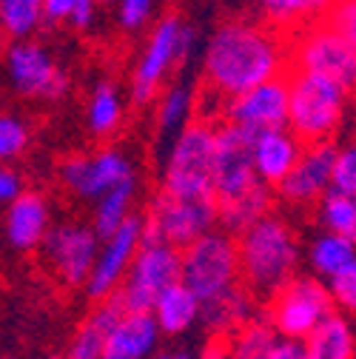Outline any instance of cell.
I'll return each instance as SVG.
<instances>
[{
    "instance_id": "5b68a950",
    "label": "cell",
    "mask_w": 356,
    "mask_h": 359,
    "mask_svg": "<svg viewBox=\"0 0 356 359\" xmlns=\"http://www.w3.org/2000/svg\"><path fill=\"white\" fill-rule=\"evenodd\" d=\"M345 106V88L328 77L288 72V128L305 146L328 143Z\"/></svg>"
},
{
    "instance_id": "b9f144b4",
    "label": "cell",
    "mask_w": 356,
    "mask_h": 359,
    "mask_svg": "<svg viewBox=\"0 0 356 359\" xmlns=\"http://www.w3.org/2000/svg\"><path fill=\"white\" fill-rule=\"evenodd\" d=\"M154 359H200V356L189 348H163L154 353Z\"/></svg>"
},
{
    "instance_id": "9a60e30c",
    "label": "cell",
    "mask_w": 356,
    "mask_h": 359,
    "mask_svg": "<svg viewBox=\"0 0 356 359\" xmlns=\"http://www.w3.org/2000/svg\"><path fill=\"white\" fill-rule=\"evenodd\" d=\"M6 72L12 86L26 97H40V100H57L66 95V74L60 66L52 60V55L37 46V43H15L6 55Z\"/></svg>"
},
{
    "instance_id": "1f68e13d",
    "label": "cell",
    "mask_w": 356,
    "mask_h": 359,
    "mask_svg": "<svg viewBox=\"0 0 356 359\" xmlns=\"http://www.w3.org/2000/svg\"><path fill=\"white\" fill-rule=\"evenodd\" d=\"M191 111H194V95L189 86H174L163 95L160 100V111H157V123L160 131H177L186 128L191 123Z\"/></svg>"
},
{
    "instance_id": "4316f807",
    "label": "cell",
    "mask_w": 356,
    "mask_h": 359,
    "mask_svg": "<svg viewBox=\"0 0 356 359\" xmlns=\"http://www.w3.org/2000/svg\"><path fill=\"white\" fill-rule=\"evenodd\" d=\"M131 203H135V183L120 186L100 200H95V214H92V229L97 231L100 240H109L114 231L125 226V219L131 217Z\"/></svg>"
},
{
    "instance_id": "ac0fdd59",
    "label": "cell",
    "mask_w": 356,
    "mask_h": 359,
    "mask_svg": "<svg viewBox=\"0 0 356 359\" xmlns=\"http://www.w3.org/2000/svg\"><path fill=\"white\" fill-rule=\"evenodd\" d=\"M4 231H6L9 245L18 251H32V248L43 245L52 231L49 203L34 191H23L12 205H6Z\"/></svg>"
},
{
    "instance_id": "5bb4252c",
    "label": "cell",
    "mask_w": 356,
    "mask_h": 359,
    "mask_svg": "<svg viewBox=\"0 0 356 359\" xmlns=\"http://www.w3.org/2000/svg\"><path fill=\"white\" fill-rule=\"evenodd\" d=\"M222 117L228 126L251 134V137H259L274 128H288V74L226 100Z\"/></svg>"
},
{
    "instance_id": "836d02e7",
    "label": "cell",
    "mask_w": 356,
    "mask_h": 359,
    "mask_svg": "<svg viewBox=\"0 0 356 359\" xmlns=\"http://www.w3.org/2000/svg\"><path fill=\"white\" fill-rule=\"evenodd\" d=\"M331 191L356 197V146L336 151L334 174H331Z\"/></svg>"
},
{
    "instance_id": "277c9868",
    "label": "cell",
    "mask_w": 356,
    "mask_h": 359,
    "mask_svg": "<svg viewBox=\"0 0 356 359\" xmlns=\"http://www.w3.org/2000/svg\"><path fill=\"white\" fill-rule=\"evenodd\" d=\"M214 163H217V126L208 117L191 120L171 146L163 189L174 197L214 200Z\"/></svg>"
},
{
    "instance_id": "d6a6232c",
    "label": "cell",
    "mask_w": 356,
    "mask_h": 359,
    "mask_svg": "<svg viewBox=\"0 0 356 359\" xmlns=\"http://www.w3.org/2000/svg\"><path fill=\"white\" fill-rule=\"evenodd\" d=\"M328 294L334 299V308L345 317L356 313V262L348 265L342 274H336L334 280H328Z\"/></svg>"
},
{
    "instance_id": "7a4b0ae2",
    "label": "cell",
    "mask_w": 356,
    "mask_h": 359,
    "mask_svg": "<svg viewBox=\"0 0 356 359\" xmlns=\"http://www.w3.org/2000/svg\"><path fill=\"white\" fill-rule=\"evenodd\" d=\"M214 197L219 222L234 234H242L254 222L268 217L271 208V189L254 168V137L228 123L217 126Z\"/></svg>"
},
{
    "instance_id": "f35d334b",
    "label": "cell",
    "mask_w": 356,
    "mask_h": 359,
    "mask_svg": "<svg viewBox=\"0 0 356 359\" xmlns=\"http://www.w3.org/2000/svg\"><path fill=\"white\" fill-rule=\"evenodd\" d=\"M268 359H308V348L305 342H296V339H277Z\"/></svg>"
},
{
    "instance_id": "7bdbcfd3",
    "label": "cell",
    "mask_w": 356,
    "mask_h": 359,
    "mask_svg": "<svg viewBox=\"0 0 356 359\" xmlns=\"http://www.w3.org/2000/svg\"><path fill=\"white\" fill-rule=\"evenodd\" d=\"M205 359H226V353H222V348H219V351H217L214 356H205Z\"/></svg>"
},
{
    "instance_id": "8fae6325",
    "label": "cell",
    "mask_w": 356,
    "mask_h": 359,
    "mask_svg": "<svg viewBox=\"0 0 356 359\" xmlns=\"http://www.w3.org/2000/svg\"><path fill=\"white\" fill-rule=\"evenodd\" d=\"M103 240L97 237V231L92 226H83V222H60L55 226L43 243V257L46 265L52 268V274L71 285H88V277L95 271V262L100 254Z\"/></svg>"
},
{
    "instance_id": "d590c367",
    "label": "cell",
    "mask_w": 356,
    "mask_h": 359,
    "mask_svg": "<svg viewBox=\"0 0 356 359\" xmlns=\"http://www.w3.org/2000/svg\"><path fill=\"white\" fill-rule=\"evenodd\" d=\"M325 23L336 29L348 40V46L356 52V0H334L325 15Z\"/></svg>"
},
{
    "instance_id": "f546056e",
    "label": "cell",
    "mask_w": 356,
    "mask_h": 359,
    "mask_svg": "<svg viewBox=\"0 0 356 359\" xmlns=\"http://www.w3.org/2000/svg\"><path fill=\"white\" fill-rule=\"evenodd\" d=\"M43 18V0H0V29L9 37H29Z\"/></svg>"
},
{
    "instance_id": "ee69618b",
    "label": "cell",
    "mask_w": 356,
    "mask_h": 359,
    "mask_svg": "<svg viewBox=\"0 0 356 359\" xmlns=\"http://www.w3.org/2000/svg\"><path fill=\"white\" fill-rule=\"evenodd\" d=\"M97 4H109V0H97Z\"/></svg>"
},
{
    "instance_id": "3957f363",
    "label": "cell",
    "mask_w": 356,
    "mask_h": 359,
    "mask_svg": "<svg viewBox=\"0 0 356 359\" xmlns=\"http://www.w3.org/2000/svg\"><path fill=\"white\" fill-rule=\"evenodd\" d=\"M240 251V277L242 285L259 297L274 299L299 268V240L285 219L268 214L237 237Z\"/></svg>"
},
{
    "instance_id": "4dcf8cb0",
    "label": "cell",
    "mask_w": 356,
    "mask_h": 359,
    "mask_svg": "<svg viewBox=\"0 0 356 359\" xmlns=\"http://www.w3.org/2000/svg\"><path fill=\"white\" fill-rule=\"evenodd\" d=\"M334 0H259L262 12L277 26H296L314 15H328Z\"/></svg>"
},
{
    "instance_id": "7402d4cb",
    "label": "cell",
    "mask_w": 356,
    "mask_h": 359,
    "mask_svg": "<svg viewBox=\"0 0 356 359\" xmlns=\"http://www.w3.org/2000/svg\"><path fill=\"white\" fill-rule=\"evenodd\" d=\"M256 320V297L240 285L234 291H228L226 297H219L214 302H205L203 305V325L211 331V334H219V337H234L242 325L254 323Z\"/></svg>"
},
{
    "instance_id": "60d3db41",
    "label": "cell",
    "mask_w": 356,
    "mask_h": 359,
    "mask_svg": "<svg viewBox=\"0 0 356 359\" xmlns=\"http://www.w3.org/2000/svg\"><path fill=\"white\" fill-rule=\"evenodd\" d=\"M95 9H97V0H80L77 9L71 12V26L77 29H85L88 23L95 20Z\"/></svg>"
},
{
    "instance_id": "ab89813d",
    "label": "cell",
    "mask_w": 356,
    "mask_h": 359,
    "mask_svg": "<svg viewBox=\"0 0 356 359\" xmlns=\"http://www.w3.org/2000/svg\"><path fill=\"white\" fill-rule=\"evenodd\" d=\"M80 0H43V18L57 23V20H71V12L77 9Z\"/></svg>"
},
{
    "instance_id": "ffe728a7",
    "label": "cell",
    "mask_w": 356,
    "mask_h": 359,
    "mask_svg": "<svg viewBox=\"0 0 356 359\" xmlns=\"http://www.w3.org/2000/svg\"><path fill=\"white\" fill-rule=\"evenodd\" d=\"M160 337L163 334L151 313L125 311L109 334L103 359H154Z\"/></svg>"
},
{
    "instance_id": "4fadbf2b",
    "label": "cell",
    "mask_w": 356,
    "mask_h": 359,
    "mask_svg": "<svg viewBox=\"0 0 356 359\" xmlns=\"http://www.w3.org/2000/svg\"><path fill=\"white\" fill-rule=\"evenodd\" d=\"M143 240H146V222L137 214H131L120 231H114L109 240H103L97 262H95V271H92V277H88V285H85L88 297L97 299V302H106V299L117 297L123 280L128 277L131 262H135V257L143 245Z\"/></svg>"
},
{
    "instance_id": "9c48e42d",
    "label": "cell",
    "mask_w": 356,
    "mask_h": 359,
    "mask_svg": "<svg viewBox=\"0 0 356 359\" xmlns=\"http://www.w3.org/2000/svg\"><path fill=\"white\" fill-rule=\"evenodd\" d=\"M288 72L320 74L342 86L345 92L356 86V52L348 40L325 20L308 26L288 49Z\"/></svg>"
},
{
    "instance_id": "e0dca14e",
    "label": "cell",
    "mask_w": 356,
    "mask_h": 359,
    "mask_svg": "<svg viewBox=\"0 0 356 359\" xmlns=\"http://www.w3.org/2000/svg\"><path fill=\"white\" fill-rule=\"evenodd\" d=\"M334 160H336V149L331 143L305 146L296 168L277 186L280 197L294 205H308V203L322 200L331 191Z\"/></svg>"
},
{
    "instance_id": "f1b7e54d",
    "label": "cell",
    "mask_w": 356,
    "mask_h": 359,
    "mask_svg": "<svg viewBox=\"0 0 356 359\" xmlns=\"http://www.w3.org/2000/svg\"><path fill=\"white\" fill-rule=\"evenodd\" d=\"M320 222L328 234L356 243V197L328 191L320 200Z\"/></svg>"
},
{
    "instance_id": "e575fe53",
    "label": "cell",
    "mask_w": 356,
    "mask_h": 359,
    "mask_svg": "<svg viewBox=\"0 0 356 359\" xmlns=\"http://www.w3.org/2000/svg\"><path fill=\"white\" fill-rule=\"evenodd\" d=\"M29 143V128L12 117V114H0V160H12L18 157Z\"/></svg>"
},
{
    "instance_id": "d6986e66",
    "label": "cell",
    "mask_w": 356,
    "mask_h": 359,
    "mask_svg": "<svg viewBox=\"0 0 356 359\" xmlns=\"http://www.w3.org/2000/svg\"><path fill=\"white\" fill-rule=\"evenodd\" d=\"M305 143L291 128H274L254 137V168L265 186H280L296 168Z\"/></svg>"
},
{
    "instance_id": "74e56055",
    "label": "cell",
    "mask_w": 356,
    "mask_h": 359,
    "mask_svg": "<svg viewBox=\"0 0 356 359\" xmlns=\"http://www.w3.org/2000/svg\"><path fill=\"white\" fill-rule=\"evenodd\" d=\"M20 194V177L9 165H0V205H12Z\"/></svg>"
},
{
    "instance_id": "d4e9b609",
    "label": "cell",
    "mask_w": 356,
    "mask_h": 359,
    "mask_svg": "<svg viewBox=\"0 0 356 359\" xmlns=\"http://www.w3.org/2000/svg\"><path fill=\"white\" fill-rule=\"evenodd\" d=\"M308 262H310V268H314L317 277L334 280L336 274L345 271L348 265L356 262V243L322 231L314 243H310V248H308Z\"/></svg>"
},
{
    "instance_id": "8d00e7d4",
    "label": "cell",
    "mask_w": 356,
    "mask_h": 359,
    "mask_svg": "<svg viewBox=\"0 0 356 359\" xmlns=\"http://www.w3.org/2000/svg\"><path fill=\"white\" fill-rule=\"evenodd\" d=\"M151 15V0H120V23L125 29H137Z\"/></svg>"
},
{
    "instance_id": "83f0119b",
    "label": "cell",
    "mask_w": 356,
    "mask_h": 359,
    "mask_svg": "<svg viewBox=\"0 0 356 359\" xmlns=\"http://www.w3.org/2000/svg\"><path fill=\"white\" fill-rule=\"evenodd\" d=\"M123 123V100L111 83H100L88 100V126L97 137H109Z\"/></svg>"
},
{
    "instance_id": "603a6c76",
    "label": "cell",
    "mask_w": 356,
    "mask_h": 359,
    "mask_svg": "<svg viewBox=\"0 0 356 359\" xmlns=\"http://www.w3.org/2000/svg\"><path fill=\"white\" fill-rule=\"evenodd\" d=\"M151 317L163 337H183L203 320V302L183 283H177L157 299Z\"/></svg>"
},
{
    "instance_id": "2e32d148",
    "label": "cell",
    "mask_w": 356,
    "mask_h": 359,
    "mask_svg": "<svg viewBox=\"0 0 356 359\" xmlns=\"http://www.w3.org/2000/svg\"><path fill=\"white\" fill-rule=\"evenodd\" d=\"M180 32L183 23L177 18H163L149 40V46L135 69V80H131V97L135 103H149L157 92V86L168 74V69L180 60Z\"/></svg>"
},
{
    "instance_id": "ba28073f",
    "label": "cell",
    "mask_w": 356,
    "mask_h": 359,
    "mask_svg": "<svg viewBox=\"0 0 356 359\" xmlns=\"http://www.w3.org/2000/svg\"><path fill=\"white\" fill-rule=\"evenodd\" d=\"M334 311L328 285L317 277H296L268 302V323L282 339L305 342Z\"/></svg>"
},
{
    "instance_id": "f6af8a7d",
    "label": "cell",
    "mask_w": 356,
    "mask_h": 359,
    "mask_svg": "<svg viewBox=\"0 0 356 359\" xmlns=\"http://www.w3.org/2000/svg\"><path fill=\"white\" fill-rule=\"evenodd\" d=\"M49 359H63V356H49Z\"/></svg>"
},
{
    "instance_id": "cb8c5ba5",
    "label": "cell",
    "mask_w": 356,
    "mask_h": 359,
    "mask_svg": "<svg viewBox=\"0 0 356 359\" xmlns=\"http://www.w3.org/2000/svg\"><path fill=\"white\" fill-rule=\"evenodd\" d=\"M305 348H308V359H356V328L350 317L334 311L305 339Z\"/></svg>"
},
{
    "instance_id": "7c38bea8",
    "label": "cell",
    "mask_w": 356,
    "mask_h": 359,
    "mask_svg": "<svg viewBox=\"0 0 356 359\" xmlns=\"http://www.w3.org/2000/svg\"><path fill=\"white\" fill-rule=\"evenodd\" d=\"M63 186L85 200H100L103 194L135 183V165L117 149H103L95 154H71L60 165Z\"/></svg>"
},
{
    "instance_id": "52a82bcc",
    "label": "cell",
    "mask_w": 356,
    "mask_h": 359,
    "mask_svg": "<svg viewBox=\"0 0 356 359\" xmlns=\"http://www.w3.org/2000/svg\"><path fill=\"white\" fill-rule=\"evenodd\" d=\"M177 283H183V251L146 234L135 262L128 268V277L117 291V299L125 311L151 313L157 299Z\"/></svg>"
},
{
    "instance_id": "44dd1931",
    "label": "cell",
    "mask_w": 356,
    "mask_h": 359,
    "mask_svg": "<svg viewBox=\"0 0 356 359\" xmlns=\"http://www.w3.org/2000/svg\"><path fill=\"white\" fill-rule=\"evenodd\" d=\"M123 313H125V308L117 297H111L106 302H97V308L88 313V317L80 323V328L74 331L63 359H103L109 334L120 323Z\"/></svg>"
},
{
    "instance_id": "30bf717a",
    "label": "cell",
    "mask_w": 356,
    "mask_h": 359,
    "mask_svg": "<svg viewBox=\"0 0 356 359\" xmlns=\"http://www.w3.org/2000/svg\"><path fill=\"white\" fill-rule=\"evenodd\" d=\"M214 222H219L214 200H189V197H174L160 191L151 200V208L146 217V234L183 251L200 237L211 234Z\"/></svg>"
},
{
    "instance_id": "484cf974",
    "label": "cell",
    "mask_w": 356,
    "mask_h": 359,
    "mask_svg": "<svg viewBox=\"0 0 356 359\" xmlns=\"http://www.w3.org/2000/svg\"><path fill=\"white\" fill-rule=\"evenodd\" d=\"M280 339V334L271 328L268 320H254L248 325H242L234 337H228V345L222 348L226 359H268L274 342Z\"/></svg>"
},
{
    "instance_id": "6da1fadb",
    "label": "cell",
    "mask_w": 356,
    "mask_h": 359,
    "mask_svg": "<svg viewBox=\"0 0 356 359\" xmlns=\"http://www.w3.org/2000/svg\"><path fill=\"white\" fill-rule=\"evenodd\" d=\"M288 74V49L271 29L231 20L205 46V83L222 103Z\"/></svg>"
},
{
    "instance_id": "8992f818",
    "label": "cell",
    "mask_w": 356,
    "mask_h": 359,
    "mask_svg": "<svg viewBox=\"0 0 356 359\" xmlns=\"http://www.w3.org/2000/svg\"><path fill=\"white\" fill-rule=\"evenodd\" d=\"M183 285L205 305L242 285L240 251L228 231H211L183 248Z\"/></svg>"
}]
</instances>
